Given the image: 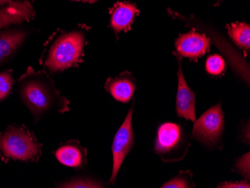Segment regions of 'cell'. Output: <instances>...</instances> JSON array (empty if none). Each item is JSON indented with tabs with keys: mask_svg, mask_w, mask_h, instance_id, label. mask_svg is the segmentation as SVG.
<instances>
[{
	"mask_svg": "<svg viewBox=\"0 0 250 188\" xmlns=\"http://www.w3.org/2000/svg\"><path fill=\"white\" fill-rule=\"evenodd\" d=\"M20 100L29 109L35 123L53 112L64 113L70 110V102L56 88L54 81L46 71L29 66L17 82Z\"/></svg>",
	"mask_w": 250,
	"mask_h": 188,
	"instance_id": "1",
	"label": "cell"
},
{
	"mask_svg": "<svg viewBox=\"0 0 250 188\" xmlns=\"http://www.w3.org/2000/svg\"><path fill=\"white\" fill-rule=\"evenodd\" d=\"M82 28L55 33L46 43L40 64L50 75L77 67L83 62L85 32Z\"/></svg>",
	"mask_w": 250,
	"mask_h": 188,
	"instance_id": "2",
	"label": "cell"
},
{
	"mask_svg": "<svg viewBox=\"0 0 250 188\" xmlns=\"http://www.w3.org/2000/svg\"><path fill=\"white\" fill-rule=\"evenodd\" d=\"M42 154V144L24 125H11L0 131V160L5 164L38 162Z\"/></svg>",
	"mask_w": 250,
	"mask_h": 188,
	"instance_id": "3",
	"label": "cell"
},
{
	"mask_svg": "<svg viewBox=\"0 0 250 188\" xmlns=\"http://www.w3.org/2000/svg\"><path fill=\"white\" fill-rule=\"evenodd\" d=\"M189 147V137L181 125L165 123L159 127L154 151L164 162H178L183 160Z\"/></svg>",
	"mask_w": 250,
	"mask_h": 188,
	"instance_id": "4",
	"label": "cell"
},
{
	"mask_svg": "<svg viewBox=\"0 0 250 188\" xmlns=\"http://www.w3.org/2000/svg\"><path fill=\"white\" fill-rule=\"evenodd\" d=\"M224 126V113L219 103L195 121L191 137L208 148H217L221 145Z\"/></svg>",
	"mask_w": 250,
	"mask_h": 188,
	"instance_id": "5",
	"label": "cell"
},
{
	"mask_svg": "<svg viewBox=\"0 0 250 188\" xmlns=\"http://www.w3.org/2000/svg\"><path fill=\"white\" fill-rule=\"evenodd\" d=\"M134 104L129 109L127 116L124 121L123 124L118 130L114 137L112 146V172L109 183L115 185L118 173L127 154L130 153L134 145V133L133 128V113Z\"/></svg>",
	"mask_w": 250,
	"mask_h": 188,
	"instance_id": "6",
	"label": "cell"
},
{
	"mask_svg": "<svg viewBox=\"0 0 250 188\" xmlns=\"http://www.w3.org/2000/svg\"><path fill=\"white\" fill-rule=\"evenodd\" d=\"M175 44L181 57L197 62L198 59L210 50L211 41L206 35L192 30L186 34L180 35Z\"/></svg>",
	"mask_w": 250,
	"mask_h": 188,
	"instance_id": "7",
	"label": "cell"
},
{
	"mask_svg": "<svg viewBox=\"0 0 250 188\" xmlns=\"http://www.w3.org/2000/svg\"><path fill=\"white\" fill-rule=\"evenodd\" d=\"M30 33V29L22 26L0 29V65L12 60Z\"/></svg>",
	"mask_w": 250,
	"mask_h": 188,
	"instance_id": "8",
	"label": "cell"
},
{
	"mask_svg": "<svg viewBox=\"0 0 250 188\" xmlns=\"http://www.w3.org/2000/svg\"><path fill=\"white\" fill-rule=\"evenodd\" d=\"M178 63V92L176 98V112L178 117L185 118L192 123L196 121V95L188 86L181 68V58L178 53H174Z\"/></svg>",
	"mask_w": 250,
	"mask_h": 188,
	"instance_id": "9",
	"label": "cell"
},
{
	"mask_svg": "<svg viewBox=\"0 0 250 188\" xmlns=\"http://www.w3.org/2000/svg\"><path fill=\"white\" fill-rule=\"evenodd\" d=\"M104 88L117 102L128 103L136 90V80L131 73L125 71L117 77L107 78Z\"/></svg>",
	"mask_w": 250,
	"mask_h": 188,
	"instance_id": "10",
	"label": "cell"
},
{
	"mask_svg": "<svg viewBox=\"0 0 250 188\" xmlns=\"http://www.w3.org/2000/svg\"><path fill=\"white\" fill-rule=\"evenodd\" d=\"M36 15L31 2H19L0 8V29L29 22Z\"/></svg>",
	"mask_w": 250,
	"mask_h": 188,
	"instance_id": "11",
	"label": "cell"
},
{
	"mask_svg": "<svg viewBox=\"0 0 250 188\" xmlns=\"http://www.w3.org/2000/svg\"><path fill=\"white\" fill-rule=\"evenodd\" d=\"M55 156L63 165L75 169H83L87 164V148L77 140L63 143L55 151Z\"/></svg>",
	"mask_w": 250,
	"mask_h": 188,
	"instance_id": "12",
	"label": "cell"
},
{
	"mask_svg": "<svg viewBox=\"0 0 250 188\" xmlns=\"http://www.w3.org/2000/svg\"><path fill=\"white\" fill-rule=\"evenodd\" d=\"M140 12L136 5L131 2H116L110 9V26L115 34L118 36L122 32L130 31Z\"/></svg>",
	"mask_w": 250,
	"mask_h": 188,
	"instance_id": "13",
	"label": "cell"
},
{
	"mask_svg": "<svg viewBox=\"0 0 250 188\" xmlns=\"http://www.w3.org/2000/svg\"><path fill=\"white\" fill-rule=\"evenodd\" d=\"M228 34L237 47L244 51L250 50V26L245 22H237L226 26Z\"/></svg>",
	"mask_w": 250,
	"mask_h": 188,
	"instance_id": "14",
	"label": "cell"
},
{
	"mask_svg": "<svg viewBox=\"0 0 250 188\" xmlns=\"http://www.w3.org/2000/svg\"><path fill=\"white\" fill-rule=\"evenodd\" d=\"M15 83L13 70L0 71V103L6 100L11 95Z\"/></svg>",
	"mask_w": 250,
	"mask_h": 188,
	"instance_id": "15",
	"label": "cell"
},
{
	"mask_svg": "<svg viewBox=\"0 0 250 188\" xmlns=\"http://www.w3.org/2000/svg\"><path fill=\"white\" fill-rule=\"evenodd\" d=\"M163 188H195L192 173L189 170L181 171L173 179L162 185Z\"/></svg>",
	"mask_w": 250,
	"mask_h": 188,
	"instance_id": "16",
	"label": "cell"
},
{
	"mask_svg": "<svg viewBox=\"0 0 250 188\" xmlns=\"http://www.w3.org/2000/svg\"><path fill=\"white\" fill-rule=\"evenodd\" d=\"M206 71L212 75H220L226 69V63L220 55L213 54L208 58L206 64Z\"/></svg>",
	"mask_w": 250,
	"mask_h": 188,
	"instance_id": "17",
	"label": "cell"
},
{
	"mask_svg": "<svg viewBox=\"0 0 250 188\" xmlns=\"http://www.w3.org/2000/svg\"><path fill=\"white\" fill-rule=\"evenodd\" d=\"M58 188H104V185L95 180L86 178H77L69 182L58 185Z\"/></svg>",
	"mask_w": 250,
	"mask_h": 188,
	"instance_id": "18",
	"label": "cell"
},
{
	"mask_svg": "<svg viewBox=\"0 0 250 188\" xmlns=\"http://www.w3.org/2000/svg\"><path fill=\"white\" fill-rule=\"evenodd\" d=\"M236 169L237 172L241 173L243 176L245 177L247 181L250 179V152L243 155L241 158L237 160V164L235 165Z\"/></svg>",
	"mask_w": 250,
	"mask_h": 188,
	"instance_id": "19",
	"label": "cell"
},
{
	"mask_svg": "<svg viewBox=\"0 0 250 188\" xmlns=\"http://www.w3.org/2000/svg\"><path fill=\"white\" fill-rule=\"evenodd\" d=\"M218 188H250V185L247 180L241 182H224L218 185Z\"/></svg>",
	"mask_w": 250,
	"mask_h": 188,
	"instance_id": "20",
	"label": "cell"
},
{
	"mask_svg": "<svg viewBox=\"0 0 250 188\" xmlns=\"http://www.w3.org/2000/svg\"><path fill=\"white\" fill-rule=\"evenodd\" d=\"M34 0H0V8L8 6L11 4L19 2H33Z\"/></svg>",
	"mask_w": 250,
	"mask_h": 188,
	"instance_id": "21",
	"label": "cell"
},
{
	"mask_svg": "<svg viewBox=\"0 0 250 188\" xmlns=\"http://www.w3.org/2000/svg\"><path fill=\"white\" fill-rule=\"evenodd\" d=\"M72 1H76V2H86V3L92 4L98 2V0H72Z\"/></svg>",
	"mask_w": 250,
	"mask_h": 188,
	"instance_id": "22",
	"label": "cell"
},
{
	"mask_svg": "<svg viewBox=\"0 0 250 188\" xmlns=\"http://www.w3.org/2000/svg\"><path fill=\"white\" fill-rule=\"evenodd\" d=\"M223 0H218V2H217V5H219V4L223 2Z\"/></svg>",
	"mask_w": 250,
	"mask_h": 188,
	"instance_id": "23",
	"label": "cell"
}]
</instances>
